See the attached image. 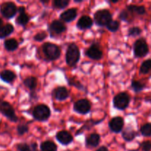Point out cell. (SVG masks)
<instances>
[{"label":"cell","instance_id":"obj_5","mask_svg":"<svg viewBox=\"0 0 151 151\" xmlns=\"http://www.w3.org/2000/svg\"><path fill=\"white\" fill-rule=\"evenodd\" d=\"M0 113L5 116L7 119L13 122H16L19 120V118L16 116L15 109L10 103L6 101H1L0 103Z\"/></svg>","mask_w":151,"mask_h":151},{"label":"cell","instance_id":"obj_15","mask_svg":"<svg viewBox=\"0 0 151 151\" xmlns=\"http://www.w3.org/2000/svg\"><path fill=\"white\" fill-rule=\"evenodd\" d=\"M53 96L59 101H63L69 97V91L64 86H58L53 91Z\"/></svg>","mask_w":151,"mask_h":151},{"label":"cell","instance_id":"obj_25","mask_svg":"<svg viewBox=\"0 0 151 151\" xmlns=\"http://www.w3.org/2000/svg\"><path fill=\"white\" fill-rule=\"evenodd\" d=\"M103 120V119H101V120H98V121H94V120H93V119H89V120L87 121V122L85 123V125H84L83 126L82 128H81V129H80L79 131L76 133V135H79L80 134L83 133V131H85V130H88H88L91 129L93 126H94V125L99 124L100 122H101Z\"/></svg>","mask_w":151,"mask_h":151},{"label":"cell","instance_id":"obj_39","mask_svg":"<svg viewBox=\"0 0 151 151\" xmlns=\"http://www.w3.org/2000/svg\"><path fill=\"white\" fill-rule=\"evenodd\" d=\"M96 151H109V150L106 146H101V147H99V148Z\"/></svg>","mask_w":151,"mask_h":151},{"label":"cell","instance_id":"obj_27","mask_svg":"<svg viewBox=\"0 0 151 151\" xmlns=\"http://www.w3.org/2000/svg\"><path fill=\"white\" fill-rule=\"evenodd\" d=\"M29 19H30V18L26 13H19L17 19H16V22L17 24L20 25V26H25L29 22Z\"/></svg>","mask_w":151,"mask_h":151},{"label":"cell","instance_id":"obj_20","mask_svg":"<svg viewBox=\"0 0 151 151\" xmlns=\"http://www.w3.org/2000/svg\"><path fill=\"white\" fill-rule=\"evenodd\" d=\"M18 151H38V145L35 142L27 144L26 142L19 143L16 145Z\"/></svg>","mask_w":151,"mask_h":151},{"label":"cell","instance_id":"obj_3","mask_svg":"<svg viewBox=\"0 0 151 151\" xmlns=\"http://www.w3.org/2000/svg\"><path fill=\"white\" fill-rule=\"evenodd\" d=\"M51 115V111L50 108L44 104H40L35 106L32 111V116L35 120L40 122L47 121Z\"/></svg>","mask_w":151,"mask_h":151},{"label":"cell","instance_id":"obj_9","mask_svg":"<svg viewBox=\"0 0 151 151\" xmlns=\"http://www.w3.org/2000/svg\"><path fill=\"white\" fill-rule=\"evenodd\" d=\"M74 111L80 114H86L91 111V105L87 99H81L74 103Z\"/></svg>","mask_w":151,"mask_h":151},{"label":"cell","instance_id":"obj_8","mask_svg":"<svg viewBox=\"0 0 151 151\" xmlns=\"http://www.w3.org/2000/svg\"><path fill=\"white\" fill-rule=\"evenodd\" d=\"M18 12V8L16 4L12 1L3 2L0 5V13L4 18L10 19L14 17Z\"/></svg>","mask_w":151,"mask_h":151},{"label":"cell","instance_id":"obj_26","mask_svg":"<svg viewBox=\"0 0 151 151\" xmlns=\"http://www.w3.org/2000/svg\"><path fill=\"white\" fill-rule=\"evenodd\" d=\"M127 10L131 13H135L138 15H143L145 13L146 9L144 6H139V5H134V4H131V5H128L127 7Z\"/></svg>","mask_w":151,"mask_h":151},{"label":"cell","instance_id":"obj_37","mask_svg":"<svg viewBox=\"0 0 151 151\" xmlns=\"http://www.w3.org/2000/svg\"><path fill=\"white\" fill-rule=\"evenodd\" d=\"M119 17L121 20L125 21V22L128 21V11H127V10H122V11H121V13H119Z\"/></svg>","mask_w":151,"mask_h":151},{"label":"cell","instance_id":"obj_6","mask_svg":"<svg viewBox=\"0 0 151 151\" xmlns=\"http://www.w3.org/2000/svg\"><path fill=\"white\" fill-rule=\"evenodd\" d=\"M131 97L127 92H120L116 94L113 100V105L118 110H125L129 106Z\"/></svg>","mask_w":151,"mask_h":151},{"label":"cell","instance_id":"obj_4","mask_svg":"<svg viewBox=\"0 0 151 151\" xmlns=\"http://www.w3.org/2000/svg\"><path fill=\"white\" fill-rule=\"evenodd\" d=\"M94 20L97 25L100 27L107 26L112 21V14L109 10L102 9L94 13Z\"/></svg>","mask_w":151,"mask_h":151},{"label":"cell","instance_id":"obj_31","mask_svg":"<svg viewBox=\"0 0 151 151\" xmlns=\"http://www.w3.org/2000/svg\"><path fill=\"white\" fill-rule=\"evenodd\" d=\"M140 132L144 137H151V123H145L140 128Z\"/></svg>","mask_w":151,"mask_h":151},{"label":"cell","instance_id":"obj_17","mask_svg":"<svg viewBox=\"0 0 151 151\" xmlns=\"http://www.w3.org/2000/svg\"><path fill=\"white\" fill-rule=\"evenodd\" d=\"M0 79L6 83H12L16 79V75L13 71L5 69L0 72Z\"/></svg>","mask_w":151,"mask_h":151},{"label":"cell","instance_id":"obj_1","mask_svg":"<svg viewBox=\"0 0 151 151\" xmlns=\"http://www.w3.org/2000/svg\"><path fill=\"white\" fill-rule=\"evenodd\" d=\"M81 58V52L75 44H69L66 52V62L70 67H75Z\"/></svg>","mask_w":151,"mask_h":151},{"label":"cell","instance_id":"obj_21","mask_svg":"<svg viewBox=\"0 0 151 151\" xmlns=\"http://www.w3.org/2000/svg\"><path fill=\"white\" fill-rule=\"evenodd\" d=\"M13 31H14V27L11 24L7 23L3 25L1 27H0V39L9 36L13 33Z\"/></svg>","mask_w":151,"mask_h":151},{"label":"cell","instance_id":"obj_7","mask_svg":"<svg viewBox=\"0 0 151 151\" xmlns=\"http://www.w3.org/2000/svg\"><path fill=\"white\" fill-rule=\"evenodd\" d=\"M148 52L149 47L145 38H139L135 41L134 44V54L136 58H143Z\"/></svg>","mask_w":151,"mask_h":151},{"label":"cell","instance_id":"obj_35","mask_svg":"<svg viewBox=\"0 0 151 151\" xmlns=\"http://www.w3.org/2000/svg\"><path fill=\"white\" fill-rule=\"evenodd\" d=\"M47 37V33L45 31H41V32H38L36 35L34 36V40L35 41H42L46 39Z\"/></svg>","mask_w":151,"mask_h":151},{"label":"cell","instance_id":"obj_30","mask_svg":"<svg viewBox=\"0 0 151 151\" xmlns=\"http://www.w3.org/2000/svg\"><path fill=\"white\" fill-rule=\"evenodd\" d=\"M69 4V0H55L53 1V7L56 9H64Z\"/></svg>","mask_w":151,"mask_h":151},{"label":"cell","instance_id":"obj_24","mask_svg":"<svg viewBox=\"0 0 151 151\" xmlns=\"http://www.w3.org/2000/svg\"><path fill=\"white\" fill-rule=\"evenodd\" d=\"M41 151H57L58 147L55 143L50 140L43 142L40 145Z\"/></svg>","mask_w":151,"mask_h":151},{"label":"cell","instance_id":"obj_40","mask_svg":"<svg viewBox=\"0 0 151 151\" xmlns=\"http://www.w3.org/2000/svg\"><path fill=\"white\" fill-rule=\"evenodd\" d=\"M18 12H19V13H25V7H23V6H21V7H19V8H18Z\"/></svg>","mask_w":151,"mask_h":151},{"label":"cell","instance_id":"obj_43","mask_svg":"<svg viewBox=\"0 0 151 151\" xmlns=\"http://www.w3.org/2000/svg\"><path fill=\"white\" fill-rule=\"evenodd\" d=\"M67 151H70V150H67Z\"/></svg>","mask_w":151,"mask_h":151},{"label":"cell","instance_id":"obj_32","mask_svg":"<svg viewBox=\"0 0 151 151\" xmlns=\"http://www.w3.org/2000/svg\"><path fill=\"white\" fill-rule=\"evenodd\" d=\"M16 130H17L18 135L23 136L24 134H27L29 131V126H28L27 124L20 123L18 125Z\"/></svg>","mask_w":151,"mask_h":151},{"label":"cell","instance_id":"obj_13","mask_svg":"<svg viewBox=\"0 0 151 151\" xmlns=\"http://www.w3.org/2000/svg\"><path fill=\"white\" fill-rule=\"evenodd\" d=\"M100 136L98 134L93 133L86 138V147L87 148H94L97 147L100 145Z\"/></svg>","mask_w":151,"mask_h":151},{"label":"cell","instance_id":"obj_36","mask_svg":"<svg viewBox=\"0 0 151 151\" xmlns=\"http://www.w3.org/2000/svg\"><path fill=\"white\" fill-rule=\"evenodd\" d=\"M142 151H151V141H144L140 145Z\"/></svg>","mask_w":151,"mask_h":151},{"label":"cell","instance_id":"obj_29","mask_svg":"<svg viewBox=\"0 0 151 151\" xmlns=\"http://www.w3.org/2000/svg\"><path fill=\"white\" fill-rule=\"evenodd\" d=\"M131 88H133V90L135 92L138 93L142 91L145 88V85L144 83H142L140 82V81L133 80L132 82H131Z\"/></svg>","mask_w":151,"mask_h":151},{"label":"cell","instance_id":"obj_18","mask_svg":"<svg viewBox=\"0 0 151 151\" xmlns=\"http://www.w3.org/2000/svg\"><path fill=\"white\" fill-rule=\"evenodd\" d=\"M50 31H52L53 32H55L56 34H61L66 31V27L60 21L54 20L50 24Z\"/></svg>","mask_w":151,"mask_h":151},{"label":"cell","instance_id":"obj_12","mask_svg":"<svg viewBox=\"0 0 151 151\" xmlns=\"http://www.w3.org/2000/svg\"><path fill=\"white\" fill-rule=\"evenodd\" d=\"M56 139L63 145H68L73 142V137L66 131H60L56 134Z\"/></svg>","mask_w":151,"mask_h":151},{"label":"cell","instance_id":"obj_16","mask_svg":"<svg viewBox=\"0 0 151 151\" xmlns=\"http://www.w3.org/2000/svg\"><path fill=\"white\" fill-rule=\"evenodd\" d=\"M92 25L93 20L91 17H89L88 16H83L78 20V23H77V27L78 29L84 30V29L91 28Z\"/></svg>","mask_w":151,"mask_h":151},{"label":"cell","instance_id":"obj_28","mask_svg":"<svg viewBox=\"0 0 151 151\" xmlns=\"http://www.w3.org/2000/svg\"><path fill=\"white\" fill-rule=\"evenodd\" d=\"M151 71V59L146 60L142 63L141 66H140L139 72L141 74H145L149 73Z\"/></svg>","mask_w":151,"mask_h":151},{"label":"cell","instance_id":"obj_22","mask_svg":"<svg viewBox=\"0 0 151 151\" xmlns=\"http://www.w3.org/2000/svg\"><path fill=\"white\" fill-rule=\"evenodd\" d=\"M23 84L30 91H35L38 85V81H37V78L33 76L27 77L24 80Z\"/></svg>","mask_w":151,"mask_h":151},{"label":"cell","instance_id":"obj_2","mask_svg":"<svg viewBox=\"0 0 151 151\" xmlns=\"http://www.w3.org/2000/svg\"><path fill=\"white\" fill-rule=\"evenodd\" d=\"M42 51L44 55L50 60H56L60 57L61 51L58 46L52 43H45L42 46Z\"/></svg>","mask_w":151,"mask_h":151},{"label":"cell","instance_id":"obj_42","mask_svg":"<svg viewBox=\"0 0 151 151\" xmlns=\"http://www.w3.org/2000/svg\"><path fill=\"white\" fill-rule=\"evenodd\" d=\"M129 151H137V150H129Z\"/></svg>","mask_w":151,"mask_h":151},{"label":"cell","instance_id":"obj_38","mask_svg":"<svg viewBox=\"0 0 151 151\" xmlns=\"http://www.w3.org/2000/svg\"><path fill=\"white\" fill-rule=\"evenodd\" d=\"M69 84L71 86H76L77 88H78L79 89H83V85H81V83H80L79 82H78V81H73V79H70L69 81Z\"/></svg>","mask_w":151,"mask_h":151},{"label":"cell","instance_id":"obj_14","mask_svg":"<svg viewBox=\"0 0 151 151\" xmlns=\"http://www.w3.org/2000/svg\"><path fill=\"white\" fill-rule=\"evenodd\" d=\"M78 16V10L76 8H70L65 10L60 14V18L65 22H71L75 20Z\"/></svg>","mask_w":151,"mask_h":151},{"label":"cell","instance_id":"obj_34","mask_svg":"<svg viewBox=\"0 0 151 151\" xmlns=\"http://www.w3.org/2000/svg\"><path fill=\"white\" fill-rule=\"evenodd\" d=\"M142 30L141 28L138 27H131L128 29V36L131 37H136L142 33Z\"/></svg>","mask_w":151,"mask_h":151},{"label":"cell","instance_id":"obj_23","mask_svg":"<svg viewBox=\"0 0 151 151\" xmlns=\"http://www.w3.org/2000/svg\"><path fill=\"white\" fill-rule=\"evenodd\" d=\"M4 47L7 51L13 52L19 47V42L15 38H9L4 41Z\"/></svg>","mask_w":151,"mask_h":151},{"label":"cell","instance_id":"obj_33","mask_svg":"<svg viewBox=\"0 0 151 151\" xmlns=\"http://www.w3.org/2000/svg\"><path fill=\"white\" fill-rule=\"evenodd\" d=\"M119 25L120 24H119V22H118V21L112 20L111 22L106 26V27H107V29H109V31H111V32H116V31L119 29Z\"/></svg>","mask_w":151,"mask_h":151},{"label":"cell","instance_id":"obj_11","mask_svg":"<svg viewBox=\"0 0 151 151\" xmlns=\"http://www.w3.org/2000/svg\"><path fill=\"white\" fill-rule=\"evenodd\" d=\"M109 128L114 133H120L123 130L124 119L121 116H115L112 118L109 123Z\"/></svg>","mask_w":151,"mask_h":151},{"label":"cell","instance_id":"obj_41","mask_svg":"<svg viewBox=\"0 0 151 151\" xmlns=\"http://www.w3.org/2000/svg\"><path fill=\"white\" fill-rule=\"evenodd\" d=\"M2 26H3V20L0 18V27H1Z\"/></svg>","mask_w":151,"mask_h":151},{"label":"cell","instance_id":"obj_10","mask_svg":"<svg viewBox=\"0 0 151 151\" xmlns=\"http://www.w3.org/2000/svg\"><path fill=\"white\" fill-rule=\"evenodd\" d=\"M86 55L91 60H99L103 58V51L98 44L94 43L86 52Z\"/></svg>","mask_w":151,"mask_h":151},{"label":"cell","instance_id":"obj_19","mask_svg":"<svg viewBox=\"0 0 151 151\" xmlns=\"http://www.w3.org/2000/svg\"><path fill=\"white\" fill-rule=\"evenodd\" d=\"M122 137L123 139L126 142H131L137 137V132L131 126H128L124 128L122 133Z\"/></svg>","mask_w":151,"mask_h":151}]
</instances>
